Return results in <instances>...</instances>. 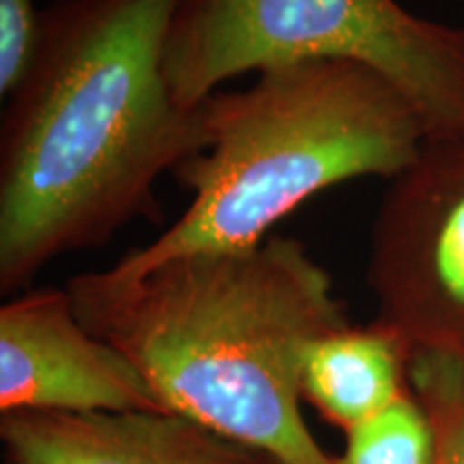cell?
<instances>
[{
	"label": "cell",
	"mask_w": 464,
	"mask_h": 464,
	"mask_svg": "<svg viewBox=\"0 0 464 464\" xmlns=\"http://www.w3.org/2000/svg\"><path fill=\"white\" fill-rule=\"evenodd\" d=\"M304 61L372 69L415 108L426 138L464 136V24L398 0H179L166 78L185 108L241 73Z\"/></svg>",
	"instance_id": "277c9868"
},
{
	"label": "cell",
	"mask_w": 464,
	"mask_h": 464,
	"mask_svg": "<svg viewBox=\"0 0 464 464\" xmlns=\"http://www.w3.org/2000/svg\"><path fill=\"white\" fill-rule=\"evenodd\" d=\"M411 355L434 430V464H464V362L440 353Z\"/></svg>",
	"instance_id": "30bf717a"
},
{
	"label": "cell",
	"mask_w": 464,
	"mask_h": 464,
	"mask_svg": "<svg viewBox=\"0 0 464 464\" xmlns=\"http://www.w3.org/2000/svg\"><path fill=\"white\" fill-rule=\"evenodd\" d=\"M200 108L202 150L174 168L191 202L158 239L110 266L130 276L200 252H239L321 191L398 177L426 130L409 100L372 69L304 61L265 69Z\"/></svg>",
	"instance_id": "3957f363"
},
{
	"label": "cell",
	"mask_w": 464,
	"mask_h": 464,
	"mask_svg": "<svg viewBox=\"0 0 464 464\" xmlns=\"http://www.w3.org/2000/svg\"><path fill=\"white\" fill-rule=\"evenodd\" d=\"M179 0H52L0 125V290L158 213L155 183L202 150L166 78Z\"/></svg>",
	"instance_id": "6da1fadb"
},
{
	"label": "cell",
	"mask_w": 464,
	"mask_h": 464,
	"mask_svg": "<svg viewBox=\"0 0 464 464\" xmlns=\"http://www.w3.org/2000/svg\"><path fill=\"white\" fill-rule=\"evenodd\" d=\"M34 0H0V95L9 97L31 63L39 33Z\"/></svg>",
	"instance_id": "8fae6325"
},
{
	"label": "cell",
	"mask_w": 464,
	"mask_h": 464,
	"mask_svg": "<svg viewBox=\"0 0 464 464\" xmlns=\"http://www.w3.org/2000/svg\"><path fill=\"white\" fill-rule=\"evenodd\" d=\"M11 464H276L174 413H5Z\"/></svg>",
	"instance_id": "52a82bcc"
},
{
	"label": "cell",
	"mask_w": 464,
	"mask_h": 464,
	"mask_svg": "<svg viewBox=\"0 0 464 464\" xmlns=\"http://www.w3.org/2000/svg\"><path fill=\"white\" fill-rule=\"evenodd\" d=\"M0 411L168 413L140 370L84 327L67 288L28 290L0 307Z\"/></svg>",
	"instance_id": "8992f818"
},
{
	"label": "cell",
	"mask_w": 464,
	"mask_h": 464,
	"mask_svg": "<svg viewBox=\"0 0 464 464\" xmlns=\"http://www.w3.org/2000/svg\"><path fill=\"white\" fill-rule=\"evenodd\" d=\"M404 353L402 342L385 324H344L307 348L301 392L348 430L402 396Z\"/></svg>",
	"instance_id": "ba28073f"
},
{
	"label": "cell",
	"mask_w": 464,
	"mask_h": 464,
	"mask_svg": "<svg viewBox=\"0 0 464 464\" xmlns=\"http://www.w3.org/2000/svg\"><path fill=\"white\" fill-rule=\"evenodd\" d=\"M334 464H434V430L426 409L409 396L348 428L344 454Z\"/></svg>",
	"instance_id": "9c48e42d"
},
{
	"label": "cell",
	"mask_w": 464,
	"mask_h": 464,
	"mask_svg": "<svg viewBox=\"0 0 464 464\" xmlns=\"http://www.w3.org/2000/svg\"><path fill=\"white\" fill-rule=\"evenodd\" d=\"M370 282L411 353L464 362V136L426 138L370 232Z\"/></svg>",
	"instance_id": "5b68a950"
},
{
	"label": "cell",
	"mask_w": 464,
	"mask_h": 464,
	"mask_svg": "<svg viewBox=\"0 0 464 464\" xmlns=\"http://www.w3.org/2000/svg\"><path fill=\"white\" fill-rule=\"evenodd\" d=\"M67 290L84 327L140 370L168 413L276 464H334L301 417V370L312 342L348 321L301 241L92 271Z\"/></svg>",
	"instance_id": "7a4b0ae2"
}]
</instances>
